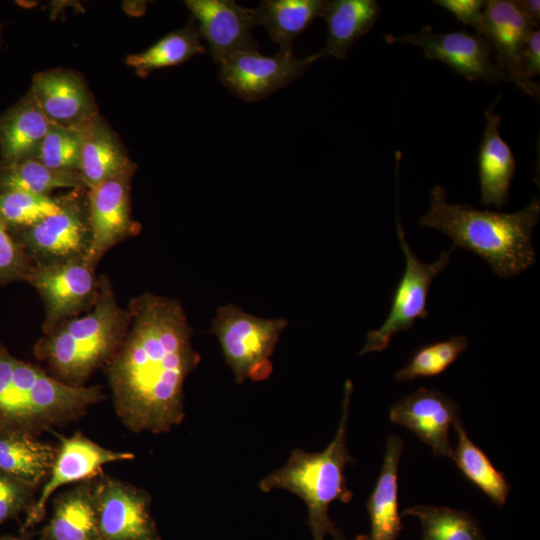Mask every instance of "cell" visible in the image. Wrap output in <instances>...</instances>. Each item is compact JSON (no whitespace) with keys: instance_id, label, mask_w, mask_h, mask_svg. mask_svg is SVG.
<instances>
[{"instance_id":"cell-1","label":"cell","mask_w":540,"mask_h":540,"mask_svg":"<svg viewBox=\"0 0 540 540\" xmlns=\"http://www.w3.org/2000/svg\"><path fill=\"white\" fill-rule=\"evenodd\" d=\"M130 326L103 367L114 408L134 433L161 434L184 419V383L201 355L182 304L150 292L132 298Z\"/></svg>"},{"instance_id":"cell-2","label":"cell","mask_w":540,"mask_h":540,"mask_svg":"<svg viewBox=\"0 0 540 540\" xmlns=\"http://www.w3.org/2000/svg\"><path fill=\"white\" fill-rule=\"evenodd\" d=\"M539 217L540 202L536 196L520 211L503 213L451 204L445 188L436 185L430 192V207L418 223L447 235L453 248L474 253L495 275L506 279L536 262L532 232Z\"/></svg>"},{"instance_id":"cell-3","label":"cell","mask_w":540,"mask_h":540,"mask_svg":"<svg viewBox=\"0 0 540 540\" xmlns=\"http://www.w3.org/2000/svg\"><path fill=\"white\" fill-rule=\"evenodd\" d=\"M104 397L100 386L66 385L0 342V430L38 437L79 420Z\"/></svg>"},{"instance_id":"cell-4","label":"cell","mask_w":540,"mask_h":540,"mask_svg":"<svg viewBox=\"0 0 540 540\" xmlns=\"http://www.w3.org/2000/svg\"><path fill=\"white\" fill-rule=\"evenodd\" d=\"M130 313L117 302L110 279L99 277L98 297L84 316L68 319L36 342L34 354L60 382L83 387L122 344Z\"/></svg>"},{"instance_id":"cell-5","label":"cell","mask_w":540,"mask_h":540,"mask_svg":"<svg viewBox=\"0 0 540 540\" xmlns=\"http://www.w3.org/2000/svg\"><path fill=\"white\" fill-rule=\"evenodd\" d=\"M352 393L353 383L347 380L336 435L323 451L309 453L293 449L288 461L259 483L263 492L284 489L305 502L313 540H324L325 535L332 534L336 528L329 517L330 504L335 500L348 503L353 497V492L346 486L344 474L345 467L355 462L346 445Z\"/></svg>"},{"instance_id":"cell-6","label":"cell","mask_w":540,"mask_h":540,"mask_svg":"<svg viewBox=\"0 0 540 540\" xmlns=\"http://www.w3.org/2000/svg\"><path fill=\"white\" fill-rule=\"evenodd\" d=\"M286 327L284 318H260L227 304L217 308L210 332L217 337L235 381L241 384L246 379L262 381L270 376V358Z\"/></svg>"},{"instance_id":"cell-7","label":"cell","mask_w":540,"mask_h":540,"mask_svg":"<svg viewBox=\"0 0 540 540\" xmlns=\"http://www.w3.org/2000/svg\"><path fill=\"white\" fill-rule=\"evenodd\" d=\"M88 189H73L59 197V210L33 226L10 231L33 264L85 259L91 241Z\"/></svg>"},{"instance_id":"cell-8","label":"cell","mask_w":540,"mask_h":540,"mask_svg":"<svg viewBox=\"0 0 540 540\" xmlns=\"http://www.w3.org/2000/svg\"><path fill=\"white\" fill-rule=\"evenodd\" d=\"M396 231L405 256L404 273L392 297L389 314L383 324L368 331L360 355L385 350L394 335L409 330L417 319L428 316L426 308L429 287L433 280L447 267L452 247L443 251L432 263H423L409 246L397 210Z\"/></svg>"},{"instance_id":"cell-9","label":"cell","mask_w":540,"mask_h":540,"mask_svg":"<svg viewBox=\"0 0 540 540\" xmlns=\"http://www.w3.org/2000/svg\"><path fill=\"white\" fill-rule=\"evenodd\" d=\"M26 282L37 290L45 307L43 334L92 309L98 297L99 277L84 258L33 264Z\"/></svg>"},{"instance_id":"cell-10","label":"cell","mask_w":540,"mask_h":540,"mask_svg":"<svg viewBox=\"0 0 540 540\" xmlns=\"http://www.w3.org/2000/svg\"><path fill=\"white\" fill-rule=\"evenodd\" d=\"M136 168L131 161L114 177L87 190L91 241L85 260L94 267L115 245L141 232L131 210V184Z\"/></svg>"},{"instance_id":"cell-11","label":"cell","mask_w":540,"mask_h":540,"mask_svg":"<svg viewBox=\"0 0 540 540\" xmlns=\"http://www.w3.org/2000/svg\"><path fill=\"white\" fill-rule=\"evenodd\" d=\"M134 457L131 452L105 448L81 432L69 437L61 436L49 475L40 488L38 498L25 513L20 533H27L43 520L48 501L57 489L93 479L102 473L104 465Z\"/></svg>"},{"instance_id":"cell-12","label":"cell","mask_w":540,"mask_h":540,"mask_svg":"<svg viewBox=\"0 0 540 540\" xmlns=\"http://www.w3.org/2000/svg\"><path fill=\"white\" fill-rule=\"evenodd\" d=\"M388 44L404 43L419 46L428 60L440 61L468 81L489 83L511 82L509 75L497 64L489 43L479 34L466 31L435 33L425 25L414 34L386 35Z\"/></svg>"},{"instance_id":"cell-13","label":"cell","mask_w":540,"mask_h":540,"mask_svg":"<svg viewBox=\"0 0 540 540\" xmlns=\"http://www.w3.org/2000/svg\"><path fill=\"white\" fill-rule=\"evenodd\" d=\"M94 491L100 540H162L146 490L101 473Z\"/></svg>"},{"instance_id":"cell-14","label":"cell","mask_w":540,"mask_h":540,"mask_svg":"<svg viewBox=\"0 0 540 540\" xmlns=\"http://www.w3.org/2000/svg\"><path fill=\"white\" fill-rule=\"evenodd\" d=\"M309 64L308 57L298 58L293 52L265 56L248 50L227 56L218 66L220 80L232 94L255 102L301 77Z\"/></svg>"},{"instance_id":"cell-15","label":"cell","mask_w":540,"mask_h":540,"mask_svg":"<svg viewBox=\"0 0 540 540\" xmlns=\"http://www.w3.org/2000/svg\"><path fill=\"white\" fill-rule=\"evenodd\" d=\"M185 4L198 22L200 36L208 43L209 54L217 65L236 52L258 50L252 36L256 26L254 9L232 0H186Z\"/></svg>"},{"instance_id":"cell-16","label":"cell","mask_w":540,"mask_h":540,"mask_svg":"<svg viewBox=\"0 0 540 540\" xmlns=\"http://www.w3.org/2000/svg\"><path fill=\"white\" fill-rule=\"evenodd\" d=\"M389 418L415 434L435 456L452 459L449 432L459 419L458 405L441 391L418 388L393 404Z\"/></svg>"},{"instance_id":"cell-17","label":"cell","mask_w":540,"mask_h":540,"mask_svg":"<svg viewBox=\"0 0 540 540\" xmlns=\"http://www.w3.org/2000/svg\"><path fill=\"white\" fill-rule=\"evenodd\" d=\"M535 26L521 11L517 1L489 0L483 9L481 36L489 43L499 67L529 96L539 98V86L526 83L520 72L524 43Z\"/></svg>"},{"instance_id":"cell-18","label":"cell","mask_w":540,"mask_h":540,"mask_svg":"<svg viewBox=\"0 0 540 540\" xmlns=\"http://www.w3.org/2000/svg\"><path fill=\"white\" fill-rule=\"evenodd\" d=\"M29 90L52 125L80 128L99 114L84 78L73 70L56 68L36 73Z\"/></svg>"},{"instance_id":"cell-19","label":"cell","mask_w":540,"mask_h":540,"mask_svg":"<svg viewBox=\"0 0 540 540\" xmlns=\"http://www.w3.org/2000/svg\"><path fill=\"white\" fill-rule=\"evenodd\" d=\"M51 126L28 90L0 115V169L36 159Z\"/></svg>"},{"instance_id":"cell-20","label":"cell","mask_w":540,"mask_h":540,"mask_svg":"<svg viewBox=\"0 0 540 540\" xmlns=\"http://www.w3.org/2000/svg\"><path fill=\"white\" fill-rule=\"evenodd\" d=\"M404 443L398 436L386 439L383 464L367 501L370 532L355 540H397L404 525L398 508V467Z\"/></svg>"},{"instance_id":"cell-21","label":"cell","mask_w":540,"mask_h":540,"mask_svg":"<svg viewBox=\"0 0 540 540\" xmlns=\"http://www.w3.org/2000/svg\"><path fill=\"white\" fill-rule=\"evenodd\" d=\"M38 540H100L94 478L54 498L51 516Z\"/></svg>"},{"instance_id":"cell-22","label":"cell","mask_w":540,"mask_h":540,"mask_svg":"<svg viewBox=\"0 0 540 540\" xmlns=\"http://www.w3.org/2000/svg\"><path fill=\"white\" fill-rule=\"evenodd\" d=\"M486 126L478 154L480 200L484 206L501 209L509 199V189L515 173L513 153L499 133L500 115L492 109L484 112Z\"/></svg>"},{"instance_id":"cell-23","label":"cell","mask_w":540,"mask_h":540,"mask_svg":"<svg viewBox=\"0 0 540 540\" xmlns=\"http://www.w3.org/2000/svg\"><path fill=\"white\" fill-rule=\"evenodd\" d=\"M380 14L381 7L375 0L327 1L321 16L327 24L326 44L308 56L309 61L327 56L345 60L353 44L372 29Z\"/></svg>"},{"instance_id":"cell-24","label":"cell","mask_w":540,"mask_h":540,"mask_svg":"<svg viewBox=\"0 0 540 540\" xmlns=\"http://www.w3.org/2000/svg\"><path fill=\"white\" fill-rule=\"evenodd\" d=\"M79 173L91 189L120 173L131 160L117 134L100 114L80 128Z\"/></svg>"},{"instance_id":"cell-25","label":"cell","mask_w":540,"mask_h":540,"mask_svg":"<svg viewBox=\"0 0 540 540\" xmlns=\"http://www.w3.org/2000/svg\"><path fill=\"white\" fill-rule=\"evenodd\" d=\"M56 447L38 437L0 430V471L38 490L47 479Z\"/></svg>"},{"instance_id":"cell-26","label":"cell","mask_w":540,"mask_h":540,"mask_svg":"<svg viewBox=\"0 0 540 540\" xmlns=\"http://www.w3.org/2000/svg\"><path fill=\"white\" fill-rule=\"evenodd\" d=\"M325 0H266L254 9L256 25L268 31L280 52H292L294 39L317 17H321Z\"/></svg>"},{"instance_id":"cell-27","label":"cell","mask_w":540,"mask_h":540,"mask_svg":"<svg viewBox=\"0 0 540 540\" xmlns=\"http://www.w3.org/2000/svg\"><path fill=\"white\" fill-rule=\"evenodd\" d=\"M204 52L205 47L192 17L183 28L168 33L148 49L128 55L125 63L138 76L146 77L154 70L181 64Z\"/></svg>"},{"instance_id":"cell-28","label":"cell","mask_w":540,"mask_h":540,"mask_svg":"<svg viewBox=\"0 0 540 540\" xmlns=\"http://www.w3.org/2000/svg\"><path fill=\"white\" fill-rule=\"evenodd\" d=\"M453 427L457 433V444L452 456L455 465L495 505L504 506L510 490L504 474L494 467L487 455L469 438L460 418Z\"/></svg>"},{"instance_id":"cell-29","label":"cell","mask_w":540,"mask_h":540,"mask_svg":"<svg viewBox=\"0 0 540 540\" xmlns=\"http://www.w3.org/2000/svg\"><path fill=\"white\" fill-rule=\"evenodd\" d=\"M59 188L87 189L79 172L52 170L37 159L0 169V193L49 195L51 191Z\"/></svg>"},{"instance_id":"cell-30","label":"cell","mask_w":540,"mask_h":540,"mask_svg":"<svg viewBox=\"0 0 540 540\" xmlns=\"http://www.w3.org/2000/svg\"><path fill=\"white\" fill-rule=\"evenodd\" d=\"M402 515L419 519L422 540H485L478 521L462 510L415 505L404 509Z\"/></svg>"},{"instance_id":"cell-31","label":"cell","mask_w":540,"mask_h":540,"mask_svg":"<svg viewBox=\"0 0 540 540\" xmlns=\"http://www.w3.org/2000/svg\"><path fill=\"white\" fill-rule=\"evenodd\" d=\"M468 346L469 341L463 335H454L447 340L424 345L414 352L404 367L395 372L394 379L406 382L420 377L438 376L445 372Z\"/></svg>"},{"instance_id":"cell-32","label":"cell","mask_w":540,"mask_h":540,"mask_svg":"<svg viewBox=\"0 0 540 540\" xmlns=\"http://www.w3.org/2000/svg\"><path fill=\"white\" fill-rule=\"evenodd\" d=\"M59 208V197L26 192L0 193V218L9 231L33 226Z\"/></svg>"},{"instance_id":"cell-33","label":"cell","mask_w":540,"mask_h":540,"mask_svg":"<svg viewBox=\"0 0 540 540\" xmlns=\"http://www.w3.org/2000/svg\"><path fill=\"white\" fill-rule=\"evenodd\" d=\"M80 147L79 128L52 125L40 145L36 159L52 170L79 172Z\"/></svg>"},{"instance_id":"cell-34","label":"cell","mask_w":540,"mask_h":540,"mask_svg":"<svg viewBox=\"0 0 540 540\" xmlns=\"http://www.w3.org/2000/svg\"><path fill=\"white\" fill-rule=\"evenodd\" d=\"M33 262L0 218V285L26 281Z\"/></svg>"},{"instance_id":"cell-35","label":"cell","mask_w":540,"mask_h":540,"mask_svg":"<svg viewBox=\"0 0 540 540\" xmlns=\"http://www.w3.org/2000/svg\"><path fill=\"white\" fill-rule=\"evenodd\" d=\"M37 488L0 471V525L9 520H18L35 501Z\"/></svg>"},{"instance_id":"cell-36","label":"cell","mask_w":540,"mask_h":540,"mask_svg":"<svg viewBox=\"0 0 540 540\" xmlns=\"http://www.w3.org/2000/svg\"><path fill=\"white\" fill-rule=\"evenodd\" d=\"M434 3L453 14L458 21L473 27L477 34H481L485 1L435 0Z\"/></svg>"},{"instance_id":"cell-37","label":"cell","mask_w":540,"mask_h":540,"mask_svg":"<svg viewBox=\"0 0 540 540\" xmlns=\"http://www.w3.org/2000/svg\"><path fill=\"white\" fill-rule=\"evenodd\" d=\"M522 79L528 84H535L532 77L540 73V31L534 28L528 35L520 57Z\"/></svg>"},{"instance_id":"cell-38","label":"cell","mask_w":540,"mask_h":540,"mask_svg":"<svg viewBox=\"0 0 540 540\" xmlns=\"http://www.w3.org/2000/svg\"><path fill=\"white\" fill-rule=\"evenodd\" d=\"M517 4L524 15L538 27L540 19V2L538 0H517Z\"/></svg>"},{"instance_id":"cell-39","label":"cell","mask_w":540,"mask_h":540,"mask_svg":"<svg viewBox=\"0 0 540 540\" xmlns=\"http://www.w3.org/2000/svg\"><path fill=\"white\" fill-rule=\"evenodd\" d=\"M28 532L27 533H24V534H20L18 536H15V535H1L0 536V540H29V537H28Z\"/></svg>"},{"instance_id":"cell-40","label":"cell","mask_w":540,"mask_h":540,"mask_svg":"<svg viewBox=\"0 0 540 540\" xmlns=\"http://www.w3.org/2000/svg\"><path fill=\"white\" fill-rule=\"evenodd\" d=\"M331 535L333 536V540H348L343 531L338 527L335 528Z\"/></svg>"}]
</instances>
